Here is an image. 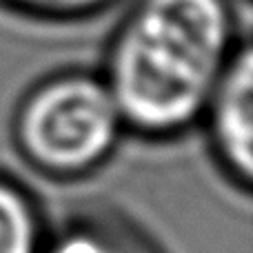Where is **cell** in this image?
<instances>
[{
  "label": "cell",
  "mask_w": 253,
  "mask_h": 253,
  "mask_svg": "<svg viewBox=\"0 0 253 253\" xmlns=\"http://www.w3.org/2000/svg\"><path fill=\"white\" fill-rule=\"evenodd\" d=\"M247 38L251 0H129L100 69L126 133L169 140L200 125Z\"/></svg>",
  "instance_id": "6da1fadb"
},
{
  "label": "cell",
  "mask_w": 253,
  "mask_h": 253,
  "mask_svg": "<svg viewBox=\"0 0 253 253\" xmlns=\"http://www.w3.org/2000/svg\"><path fill=\"white\" fill-rule=\"evenodd\" d=\"M126 133L100 71L60 69L25 91L11 118L20 158L51 180H80L111 160Z\"/></svg>",
  "instance_id": "7a4b0ae2"
},
{
  "label": "cell",
  "mask_w": 253,
  "mask_h": 253,
  "mask_svg": "<svg viewBox=\"0 0 253 253\" xmlns=\"http://www.w3.org/2000/svg\"><path fill=\"white\" fill-rule=\"evenodd\" d=\"M227 180L242 193L253 184V44L247 38L222 71L200 118Z\"/></svg>",
  "instance_id": "3957f363"
},
{
  "label": "cell",
  "mask_w": 253,
  "mask_h": 253,
  "mask_svg": "<svg viewBox=\"0 0 253 253\" xmlns=\"http://www.w3.org/2000/svg\"><path fill=\"white\" fill-rule=\"evenodd\" d=\"M44 253H162L131 220L114 211H89L58 233L49 231Z\"/></svg>",
  "instance_id": "277c9868"
},
{
  "label": "cell",
  "mask_w": 253,
  "mask_h": 253,
  "mask_svg": "<svg viewBox=\"0 0 253 253\" xmlns=\"http://www.w3.org/2000/svg\"><path fill=\"white\" fill-rule=\"evenodd\" d=\"M49 231L36 198L0 173V253H44Z\"/></svg>",
  "instance_id": "5b68a950"
},
{
  "label": "cell",
  "mask_w": 253,
  "mask_h": 253,
  "mask_svg": "<svg viewBox=\"0 0 253 253\" xmlns=\"http://www.w3.org/2000/svg\"><path fill=\"white\" fill-rule=\"evenodd\" d=\"M123 0H0V9L36 22H87L111 11Z\"/></svg>",
  "instance_id": "8992f818"
}]
</instances>
